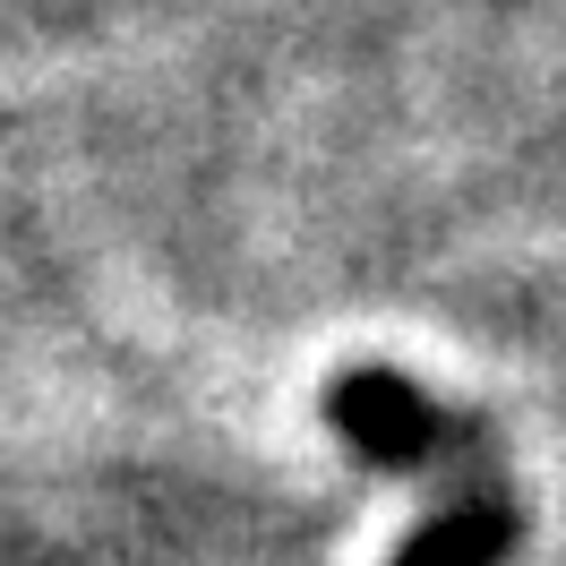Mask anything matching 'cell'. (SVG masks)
Here are the masks:
<instances>
[{"instance_id":"cell-1","label":"cell","mask_w":566,"mask_h":566,"mask_svg":"<svg viewBox=\"0 0 566 566\" xmlns=\"http://www.w3.org/2000/svg\"><path fill=\"white\" fill-rule=\"evenodd\" d=\"M326 421L353 438L378 472H403V481H429L447 472L463 490H497V438L481 412H447L438 395H421L403 369H344L326 387Z\"/></svg>"},{"instance_id":"cell-2","label":"cell","mask_w":566,"mask_h":566,"mask_svg":"<svg viewBox=\"0 0 566 566\" xmlns=\"http://www.w3.org/2000/svg\"><path fill=\"white\" fill-rule=\"evenodd\" d=\"M515 532H524V515H515L506 481H497V490H463L455 506L429 515L387 566H506L515 558Z\"/></svg>"}]
</instances>
